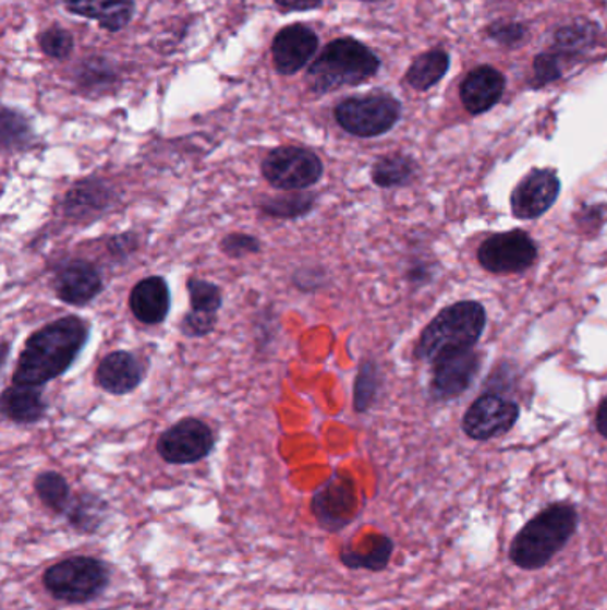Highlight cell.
I'll use <instances>...</instances> for the list:
<instances>
[{
	"label": "cell",
	"mask_w": 607,
	"mask_h": 610,
	"mask_svg": "<svg viewBox=\"0 0 607 610\" xmlns=\"http://www.w3.org/2000/svg\"><path fill=\"white\" fill-rule=\"evenodd\" d=\"M216 316L218 314L198 313L191 309L190 313L182 318L180 331L187 337H205L209 336L216 328Z\"/></svg>",
	"instance_id": "cell-34"
},
{
	"label": "cell",
	"mask_w": 607,
	"mask_h": 610,
	"mask_svg": "<svg viewBox=\"0 0 607 610\" xmlns=\"http://www.w3.org/2000/svg\"><path fill=\"white\" fill-rule=\"evenodd\" d=\"M0 406L5 418L16 426H33L47 415V402L39 387L11 384L2 393Z\"/></svg>",
	"instance_id": "cell-20"
},
{
	"label": "cell",
	"mask_w": 607,
	"mask_h": 610,
	"mask_svg": "<svg viewBox=\"0 0 607 610\" xmlns=\"http://www.w3.org/2000/svg\"><path fill=\"white\" fill-rule=\"evenodd\" d=\"M517 418V404L497 395H485L466 410L463 430L472 440H490L515 426Z\"/></svg>",
	"instance_id": "cell-13"
},
{
	"label": "cell",
	"mask_w": 607,
	"mask_h": 610,
	"mask_svg": "<svg viewBox=\"0 0 607 610\" xmlns=\"http://www.w3.org/2000/svg\"><path fill=\"white\" fill-rule=\"evenodd\" d=\"M485 323L482 303L458 302L449 306L424 328L415 356L424 361L437 362L469 351L482 337Z\"/></svg>",
	"instance_id": "cell-3"
},
{
	"label": "cell",
	"mask_w": 607,
	"mask_h": 610,
	"mask_svg": "<svg viewBox=\"0 0 607 610\" xmlns=\"http://www.w3.org/2000/svg\"><path fill=\"white\" fill-rule=\"evenodd\" d=\"M190 291L191 309L198 313L218 314L223 306V295L216 284L202 278H190L187 280Z\"/></svg>",
	"instance_id": "cell-29"
},
{
	"label": "cell",
	"mask_w": 607,
	"mask_h": 610,
	"mask_svg": "<svg viewBox=\"0 0 607 610\" xmlns=\"http://www.w3.org/2000/svg\"><path fill=\"white\" fill-rule=\"evenodd\" d=\"M535 75L538 84L556 81L561 75L558 58L553 55H539L535 61Z\"/></svg>",
	"instance_id": "cell-36"
},
{
	"label": "cell",
	"mask_w": 607,
	"mask_h": 610,
	"mask_svg": "<svg viewBox=\"0 0 607 610\" xmlns=\"http://www.w3.org/2000/svg\"><path fill=\"white\" fill-rule=\"evenodd\" d=\"M401 106L390 95H365L351 97L336 109L337 122L353 136L375 137L396 125Z\"/></svg>",
	"instance_id": "cell-7"
},
{
	"label": "cell",
	"mask_w": 607,
	"mask_h": 610,
	"mask_svg": "<svg viewBox=\"0 0 607 610\" xmlns=\"http://www.w3.org/2000/svg\"><path fill=\"white\" fill-rule=\"evenodd\" d=\"M379 390V370L373 361H365L359 368L355 379V410L365 412L375 404Z\"/></svg>",
	"instance_id": "cell-30"
},
{
	"label": "cell",
	"mask_w": 607,
	"mask_h": 610,
	"mask_svg": "<svg viewBox=\"0 0 607 610\" xmlns=\"http://www.w3.org/2000/svg\"><path fill=\"white\" fill-rule=\"evenodd\" d=\"M137 249H139V238L134 232H122V235L112 236L108 241V252L118 261L131 258Z\"/></svg>",
	"instance_id": "cell-35"
},
{
	"label": "cell",
	"mask_w": 607,
	"mask_h": 610,
	"mask_svg": "<svg viewBox=\"0 0 607 610\" xmlns=\"http://www.w3.org/2000/svg\"><path fill=\"white\" fill-rule=\"evenodd\" d=\"M35 489L45 507L56 514H66L72 502V493L63 475L58 471H44L36 477Z\"/></svg>",
	"instance_id": "cell-26"
},
{
	"label": "cell",
	"mask_w": 607,
	"mask_h": 610,
	"mask_svg": "<svg viewBox=\"0 0 607 610\" xmlns=\"http://www.w3.org/2000/svg\"><path fill=\"white\" fill-rule=\"evenodd\" d=\"M311 507L323 528L339 533L355 516V482L348 475L333 471L328 482L312 497Z\"/></svg>",
	"instance_id": "cell-10"
},
{
	"label": "cell",
	"mask_w": 607,
	"mask_h": 610,
	"mask_svg": "<svg viewBox=\"0 0 607 610\" xmlns=\"http://www.w3.org/2000/svg\"><path fill=\"white\" fill-rule=\"evenodd\" d=\"M88 339L89 323L81 316H64L47 323L25 342L13 384L44 387L64 375L83 354Z\"/></svg>",
	"instance_id": "cell-1"
},
{
	"label": "cell",
	"mask_w": 607,
	"mask_h": 610,
	"mask_svg": "<svg viewBox=\"0 0 607 610\" xmlns=\"http://www.w3.org/2000/svg\"><path fill=\"white\" fill-rule=\"evenodd\" d=\"M215 432L198 418H184L166 430L157 441V452L166 463L195 464L215 450Z\"/></svg>",
	"instance_id": "cell-8"
},
{
	"label": "cell",
	"mask_w": 607,
	"mask_h": 610,
	"mask_svg": "<svg viewBox=\"0 0 607 610\" xmlns=\"http://www.w3.org/2000/svg\"><path fill=\"white\" fill-rule=\"evenodd\" d=\"M375 52L353 38L333 39L308 69L312 92H333L342 86H356L378 72Z\"/></svg>",
	"instance_id": "cell-4"
},
{
	"label": "cell",
	"mask_w": 607,
	"mask_h": 610,
	"mask_svg": "<svg viewBox=\"0 0 607 610\" xmlns=\"http://www.w3.org/2000/svg\"><path fill=\"white\" fill-rule=\"evenodd\" d=\"M75 15L97 20L109 31H120L131 22L132 0H64Z\"/></svg>",
	"instance_id": "cell-21"
},
{
	"label": "cell",
	"mask_w": 607,
	"mask_h": 610,
	"mask_svg": "<svg viewBox=\"0 0 607 610\" xmlns=\"http://www.w3.org/2000/svg\"><path fill=\"white\" fill-rule=\"evenodd\" d=\"M56 297L69 306L83 308L102 294L104 278L100 270L89 261L72 260L61 263L56 270Z\"/></svg>",
	"instance_id": "cell-12"
},
{
	"label": "cell",
	"mask_w": 607,
	"mask_h": 610,
	"mask_svg": "<svg viewBox=\"0 0 607 610\" xmlns=\"http://www.w3.org/2000/svg\"><path fill=\"white\" fill-rule=\"evenodd\" d=\"M449 69V56L444 50H429L426 55L418 56L410 67L406 81L415 89H429L446 75Z\"/></svg>",
	"instance_id": "cell-25"
},
{
	"label": "cell",
	"mask_w": 607,
	"mask_h": 610,
	"mask_svg": "<svg viewBox=\"0 0 607 610\" xmlns=\"http://www.w3.org/2000/svg\"><path fill=\"white\" fill-rule=\"evenodd\" d=\"M316 195L308 191H289L286 195L263 196L258 201V210L271 218L296 220L308 215L316 207Z\"/></svg>",
	"instance_id": "cell-22"
},
{
	"label": "cell",
	"mask_w": 607,
	"mask_h": 610,
	"mask_svg": "<svg viewBox=\"0 0 607 610\" xmlns=\"http://www.w3.org/2000/svg\"><path fill=\"white\" fill-rule=\"evenodd\" d=\"M505 92V77L491 67H479L466 75L460 88L463 106L472 115L494 108Z\"/></svg>",
	"instance_id": "cell-19"
},
{
	"label": "cell",
	"mask_w": 607,
	"mask_h": 610,
	"mask_svg": "<svg viewBox=\"0 0 607 610\" xmlns=\"http://www.w3.org/2000/svg\"><path fill=\"white\" fill-rule=\"evenodd\" d=\"M108 516V503L92 493H81L72 499L66 518L75 530L84 534L97 533Z\"/></svg>",
	"instance_id": "cell-23"
},
{
	"label": "cell",
	"mask_w": 607,
	"mask_h": 610,
	"mask_svg": "<svg viewBox=\"0 0 607 610\" xmlns=\"http://www.w3.org/2000/svg\"><path fill=\"white\" fill-rule=\"evenodd\" d=\"M597 427L598 432H600L604 438H607V398L603 402V406H600V409H598Z\"/></svg>",
	"instance_id": "cell-39"
},
{
	"label": "cell",
	"mask_w": 607,
	"mask_h": 610,
	"mask_svg": "<svg viewBox=\"0 0 607 610\" xmlns=\"http://www.w3.org/2000/svg\"><path fill=\"white\" fill-rule=\"evenodd\" d=\"M593 41V31L590 25H569L559 31L556 36V47L559 52H567V55H575L581 50L586 49Z\"/></svg>",
	"instance_id": "cell-31"
},
{
	"label": "cell",
	"mask_w": 607,
	"mask_h": 610,
	"mask_svg": "<svg viewBox=\"0 0 607 610\" xmlns=\"http://www.w3.org/2000/svg\"><path fill=\"white\" fill-rule=\"evenodd\" d=\"M413 174H415V165L412 159L393 154L378 159L373 168V181L379 188H396L412 181Z\"/></svg>",
	"instance_id": "cell-27"
},
{
	"label": "cell",
	"mask_w": 607,
	"mask_h": 610,
	"mask_svg": "<svg viewBox=\"0 0 607 610\" xmlns=\"http://www.w3.org/2000/svg\"><path fill=\"white\" fill-rule=\"evenodd\" d=\"M323 162L305 147H278L263 162V176L275 190L303 191L321 181Z\"/></svg>",
	"instance_id": "cell-6"
},
{
	"label": "cell",
	"mask_w": 607,
	"mask_h": 610,
	"mask_svg": "<svg viewBox=\"0 0 607 610\" xmlns=\"http://www.w3.org/2000/svg\"><path fill=\"white\" fill-rule=\"evenodd\" d=\"M33 140V129H31L27 118L20 112L4 109L2 112V147L4 151H22L29 147Z\"/></svg>",
	"instance_id": "cell-28"
},
{
	"label": "cell",
	"mask_w": 607,
	"mask_h": 610,
	"mask_svg": "<svg viewBox=\"0 0 607 610\" xmlns=\"http://www.w3.org/2000/svg\"><path fill=\"white\" fill-rule=\"evenodd\" d=\"M117 204V191L104 179L88 177L75 182L64 196V216L75 224L100 220Z\"/></svg>",
	"instance_id": "cell-11"
},
{
	"label": "cell",
	"mask_w": 607,
	"mask_h": 610,
	"mask_svg": "<svg viewBox=\"0 0 607 610\" xmlns=\"http://www.w3.org/2000/svg\"><path fill=\"white\" fill-rule=\"evenodd\" d=\"M490 35L500 44H519L524 38V27L519 24H497L491 27Z\"/></svg>",
	"instance_id": "cell-37"
},
{
	"label": "cell",
	"mask_w": 607,
	"mask_h": 610,
	"mask_svg": "<svg viewBox=\"0 0 607 610\" xmlns=\"http://www.w3.org/2000/svg\"><path fill=\"white\" fill-rule=\"evenodd\" d=\"M145 379L142 359L125 350L111 351L98 362L95 382L109 395H126L136 390Z\"/></svg>",
	"instance_id": "cell-16"
},
{
	"label": "cell",
	"mask_w": 607,
	"mask_h": 610,
	"mask_svg": "<svg viewBox=\"0 0 607 610\" xmlns=\"http://www.w3.org/2000/svg\"><path fill=\"white\" fill-rule=\"evenodd\" d=\"M129 306L137 322L145 325H159L165 322L171 309L168 280L161 275L143 278L132 288Z\"/></svg>",
	"instance_id": "cell-17"
},
{
	"label": "cell",
	"mask_w": 607,
	"mask_h": 610,
	"mask_svg": "<svg viewBox=\"0 0 607 610\" xmlns=\"http://www.w3.org/2000/svg\"><path fill=\"white\" fill-rule=\"evenodd\" d=\"M219 249L232 260H241L246 255L258 254L260 252V240L255 236L246 235V232H232V235L224 236L219 243Z\"/></svg>",
	"instance_id": "cell-32"
},
{
	"label": "cell",
	"mask_w": 607,
	"mask_h": 610,
	"mask_svg": "<svg viewBox=\"0 0 607 610\" xmlns=\"http://www.w3.org/2000/svg\"><path fill=\"white\" fill-rule=\"evenodd\" d=\"M321 2L323 0H277L278 5L292 11L316 10Z\"/></svg>",
	"instance_id": "cell-38"
},
{
	"label": "cell",
	"mask_w": 607,
	"mask_h": 610,
	"mask_svg": "<svg viewBox=\"0 0 607 610\" xmlns=\"http://www.w3.org/2000/svg\"><path fill=\"white\" fill-rule=\"evenodd\" d=\"M559 179L553 170H533L517 184L511 195V210L520 220L544 215L559 195Z\"/></svg>",
	"instance_id": "cell-14"
},
{
	"label": "cell",
	"mask_w": 607,
	"mask_h": 610,
	"mask_svg": "<svg viewBox=\"0 0 607 610\" xmlns=\"http://www.w3.org/2000/svg\"><path fill=\"white\" fill-rule=\"evenodd\" d=\"M477 368H479V362L472 350L462 351V354L435 362L432 382L433 396L446 400V398L460 395L471 384Z\"/></svg>",
	"instance_id": "cell-18"
},
{
	"label": "cell",
	"mask_w": 607,
	"mask_h": 610,
	"mask_svg": "<svg viewBox=\"0 0 607 610\" xmlns=\"http://www.w3.org/2000/svg\"><path fill=\"white\" fill-rule=\"evenodd\" d=\"M39 45L45 55L50 58L64 59L73 50V38L61 27H52V29L45 31L44 36L39 39Z\"/></svg>",
	"instance_id": "cell-33"
},
{
	"label": "cell",
	"mask_w": 607,
	"mask_h": 610,
	"mask_svg": "<svg viewBox=\"0 0 607 610\" xmlns=\"http://www.w3.org/2000/svg\"><path fill=\"white\" fill-rule=\"evenodd\" d=\"M393 553V541L389 536H375V541L365 552L344 548L340 552V562L351 570H369V572H384L389 566Z\"/></svg>",
	"instance_id": "cell-24"
},
{
	"label": "cell",
	"mask_w": 607,
	"mask_h": 610,
	"mask_svg": "<svg viewBox=\"0 0 607 610\" xmlns=\"http://www.w3.org/2000/svg\"><path fill=\"white\" fill-rule=\"evenodd\" d=\"M317 35L306 25H289L272 41V59L278 72L292 75L305 67L317 50Z\"/></svg>",
	"instance_id": "cell-15"
},
{
	"label": "cell",
	"mask_w": 607,
	"mask_h": 610,
	"mask_svg": "<svg viewBox=\"0 0 607 610\" xmlns=\"http://www.w3.org/2000/svg\"><path fill=\"white\" fill-rule=\"evenodd\" d=\"M109 570L93 557H72L50 566L44 586L52 598L66 603H86L102 595L109 586Z\"/></svg>",
	"instance_id": "cell-5"
},
{
	"label": "cell",
	"mask_w": 607,
	"mask_h": 610,
	"mask_svg": "<svg viewBox=\"0 0 607 610\" xmlns=\"http://www.w3.org/2000/svg\"><path fill=\"white\" fill-rule=\"evenodd\" d=\"M536 250L535 241L522 230H511V232H500L491 236L479 247L477 258L483 268L494 274H515L524 272L535 263Z\"/></svg>",
	"instance_id": "cell-9"
},
{
	"label": "cell",
	"mask_w": 607,
	"mask_h": 610,
	"mask_svg": "<svg viewBox=\"0 0 607 610\" xmlns=\"http://www.w3.org/2000/svg\"><path fill=\"white\" fill-rule=\"evenodd\" d=\"M578 528L579 513L572 503H550L513 536L508 559L522 572L544 570L563 552Z\"/></svg>",
	"instance_id": "cell-2"
}]
</instances>
